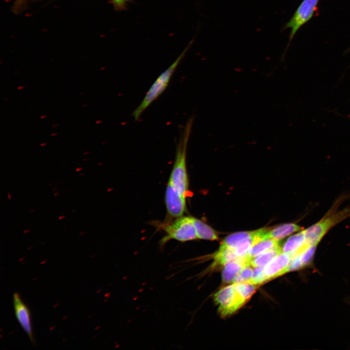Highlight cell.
<instances>
[{
  "mask_svg": "<svg viewBox=\"0 0 350 350\" xmlns=\"http://www.w3.org/2000/svg\"><path fill=\"white\" fill-rule=\"evenodd\" d=\"M346 197L340 196L318 222L304 229L307 245H316L331 228L350 217V207L338 210Z\"/></svg>",
  "mask_w": 350,
  "mask_h": 350,
  "instance_id": "obj_1",
  "label": "cell"
},
{
  "mask_svg": "<svg viewBox=\"0 0 350 350\" xmlns=\"http://www.w3.org/2000/svg\"><path fill=\"white\" fill-rule=\"evenodd\" d=\"M193 118L187 122L181 133L178 143L175 162L169 182L183 195L187 197L189 192V181L186 166L187 144L190 135Z\"/></svg>",
  "mask_w": 350,
  "mask_h": 350,
  "instance_id": "obj_2",
  "label": "cell"
},
{
  "mask_svg": "<svg viewBox=\"0 0 350 350\" xmlns=\"http://www.w3.org/2000/svg\"><path fill=\"white\" fill-rule=\"evenodd\" d=\"M192 41L188 44L174 63L158 77L151 86L140 104L134 110L132 116L135 120H138L145 110L157 99L165 90L170 79L178 65L184 57L185 53L191 47Z\"/></svg>",
  "mask_w": 350,
  "mask_h": 350,
  "instance_id": "obj_3",
  "label": "cell"
},
{
  "mask_svg": "<svg viewBox=\"0 0 350 350\" xmlns=\"http://www.w3.org/2000/svg\"><path fill=\"white\" fill-rule=\"evenodd\" d=\"M161 227L166 233L160 241L162 246L172 239L185 242L197 238L192 217L182 216L173 222L162 225Z\"/></svg>",
  "mask_w": 350,
  "mask_h": 350,
  "instance_id": "obj_4",
  "label": "cell"
},
{
  "mask_svg": "<svg viewBox=\"0 0 350 350\" xmlns=\"http://www.w3.org/2000/svg\"><path fill=\"white\" fill-rule=\"evenodd\" d=\"M319 0H303L290 20L285 23L283 29H290L289 40L286 50L295 35L300 27L307 23L314 15Z\"/></svg>",
  "mask_w": 350,
  "mask_h": 350,
  "instance_id": "obj_5",
  "label": "cell"
},
{
  "mask_svg": "<svg viewBox=\"0 0 350 350\" xmlns=\"http://www.w3.org/2000/svg\"><path fill=\"white\" fill-rule=\"evenodd\" d=\"M222 316L230 315L240 308L245 301L236 291L234 284L220 289L214 296Z\"/></svg>",
  "mask_w": 350,
  "mask_h": 350,
  "instance_id": "obj_6",
  "label": "cell"
},
{
  "mask_svg": "<svg viewBox=\"0 0 350 350\" xmlns=\"http://www.w3.org/2000/svg\"><path fill=\"white\" fill-rule=\"evenodd\" d=\"M186 197L168 181L165 191V201L168 216L170 218H177L183 216L186 210Z\"/></svg>",
  "mask_w": 350,
  "mask_h": 350,
  "instance_id": "obj_7",
  "label": "cell"
},
{
  "mask_svg": "<svg viewBox=\"0 0 350 350\" xmlns=\"http://www.w3.org/2000/svg\"><path fill=\"white\" fill-rule=\"evenodd\" d=\"M13 302L17 319L27 334L31 342L34 344L35 340L33 335L30 314L28 308L22 301L19 295L17 293H15L13 295Z\"/></svg>",
  "mask_w": 350,
  "mask_h": 350,
  "instance_id": "obj_8",
  "label": "cell"
},
{
  "mask_svg": "<svg viewBox=\"0 0 350 350\" xmlns=\"http://www.w3.org/2000/svg\"><path fill=\"white\" fill-rule=\"evenodd\" d=\"M292 256L286 253L281 252L270 262L263 266V271L267 279L276 278L286 273Z\"/></svg>",
  "mask_w": 350,
  "mask_h": 350,
  "instance_id": "obj_9",
  "label": "cell"
},
{
  "mask_svg": "<svg viewBox=\"0 0 350 350\" xmlns=\"http://www.w3.org/2000/svg\"><path fill=\"white\" fill-rule=\"evenodd\" d=\"M252 259L246 254L238 257L226 264L222 272V280L225 283H233L242 270L247 266H250Z\"/></svg>",
  "mask_w": 350,
  "mask_h": 350,
  "instance_id": "obj_10",
  "label": "cell"
},
{
  "mask_svg": "<svg viewBox=\"0 0 350 350\" xmlns=\"http://www.w3.org/2000/svg\"><path fill=\"white\" fill-rule=\"evenodd\" d=\"M305 230L302 229L287 239L282 247V252L290 254L292 257L299 253L306 246Z\"/></svg>",
  "mask_w": 350,
  "mask_h": 350,
  "instance_id": "obj_11",
  "label": "cell"
},
{
  "mask_svg": "<svg viewBox=\"0 0 350 350\" xmlns=\"http://www.w3.org/2000/svg\"><path fill=\"white\" fill-rule=\"evenodd\" d=\"M281 252H282V247L279 245H277L252 258L250 262V265L255 268L263 267Z\"/></svg>",
  "mask_w": 350,
  "mask_h": 350,
  "instance_id": "obj_12",
  "label": "cell"
},
{
  "mask_svg": "<svg viewBox=\"0 0 350 350\" xmlns=\"http://www.w3.org/2000/svg\"><path fill=\"white\" fill-rule=\"evenodd\" d=\"M303 228L295 223H287L279 226L269 230V237L280 240V239L293 233L300 231Z\"/></svg>",
  "mask_w": 350,
  "mask_h": 350,
  "instance_id": "obj_13",
  "label": "cell"
},
{
  "mask_svg": "<svg viewBox=\"0 0 350 350\" xmlns=\"http://www.w3.org/2000/svg\"><path fill=\"white\" fill-rule=\"evenodd\" d=\"M280 240L273 238L262 240L254 245L246 255L252 259L264 252L279 245Z\"/></svg>",
  "mask_w": 350,
  "mask_h": 350,
  "instance_id": "obj_14",
  "label": "cell"
},
{
  "mask_svg": "<svg viewBox=\"0 0 350 350\" xmlns=\"http://www.w3.org/2000/svg\"><path fill=\"white\" fill-rule=\"evenodd\" d=\"M197 238L214 240L218 239L215 231L203 221L192 217Z\"/></svg>",
  "mask_w": 350,
  "mask_h": 350,
  "instance_id": "obj_15",
  "label": "cell"
},
{
  "mask_svg": "<svg viewBox=\"0 0 350 350\" xmlns=\"http://www.w3.org/2000/svg\"><path fill=\"white\" fill-rule=\"evenodd\" d=\"M233 249L224 248L220 249L213 255L214 262L212 264L213 268L225 266L229 262L237 258Z\"/></svg>",
  "mask_w": 350,
  "mask_h": 350,
  "instance_id": "obj_16",
  "label": "cell"
},
{
  "mask_svg": "<svg viewBox=\"0 0 350 350\" xmlns=\"http://www.w3.org/2000/svg\"><path fill=\"white\" fill-rule=\"evenodd\" d=\"M254 231L240 232L230 234L227 236L221 243L219 248H232L244 239L248 238L254 234Z\"/></svg>",
  "mask_w": 350,
  "mask_h": 350,
  "instance_id": "obj_17",
  "label": "cell"
},
{
  "mask_svg": "<svg viewBox=\"0 0 350 350\" xmlns=\"http://www.w3.org/2000/svg\"><path fill=\"white\" fill-rule=\"evenodd\" d=\"M255 231L253 235L241 241L233 248L234 251L237 257L245 255L251 247L254 245V236Z\"/></svg>",
  "mask_w": 350,
  "mask_h": 350,
  "instance_id": "obj_18",
  "label": "cell"
},
{
  "mask_svg": "<svg viewBox=\"0 0 350 350\" xmlns=\"http://www.w3.org/2000/svg\"><path fill=\"white\" fill-rule=\"evenodd\" d=\"M234 284L236 291L245 301L250 298L256 290L254 284L251 283L243 282Z\"/></svg>",
  "mask_w": 350,
  "mask_h": 350,
  "instance_id": "obj_19",
  "label": "cell"
},
{
  "mask_svg": "<svg viewBox=\"0 0 350 350\" xmlns=\"http://www.w3.org/2000/svg\"><path fill=\"white\" fill-rule=\"evenodd\" d=\"M316 245H307L299 253L303 266L308 264L311 261Z\"/></svg>",
  "mask_w": 350,
  "mask_h": 350,
  "instance_id": "obj_20",
  "label": "cell"
},
{
  "mask_svg": "<svg viewBox=\"0 0 350 350\" xmlns=\"http://www.w3.org/2000/svg\"><path fill=\"white\" fill-rule=\"evenodd\" d=\"M268 280L263 271V267H255L251 278L246 283L252 284H261Z\"/></svg>",
  "mask_w": 350,
  "mask_h": 350,
  "instance_id": "obj_21",
  "label": "cell"
},
{
  "mask_svg": "<svg viewBox=\"0 0 350 350\" xmlns=\"http://www.w3.org/2000/svg\"><path fill=\"white\" fill-rule=\"evenodd\" d=\"M253 270L250 266L245 267L234 280L232 283L246 282L252 277Z\"/></svg>",
  "mask_w": 350,
  "mask_h": 350,
  "instance_id": "obj_22",
  "label": "cell"
},
{
  "mask_svg": "<svg viewBox=\"0 0 350 350\" xmlns=\"http://www.w3.org/2000/svg\"><path fill=\"white\" fill-rule=\"evenodd\" d=\"M303 266L301 258L299 253L292 257L291 261L287 267L286 272L297 270Z\"/></svg>",
  "mask_w": 350,
  "mask_h": 350,
  "instance_id": "obj_23",
  "label": "cell"
},
{
  "mask_svg": "<svg viewBox=\"0 0 350 350\" xmlns=\"http://www.w3.org/2000/svg\"><path fill=\"white\" fill-rule=\"evenodd\" d=\"M130 0H112L114 6L117 9L123 8Z\"/></svg>",
  "mask_w": 350,
  "mask_h": 350,
  "instance_id": "obj_24",
  "label": "cell"
},
{
  "mask_svg": "<svg viewBox=\"0 0 350 350\" xmlns=\"http://www.w3.org/2000/svg\"><path fill=\"white\" fill-rule=\"evenodd\" d=\"M25 0H16L15 3V8L18 9L20 7L21 5L23 3Z\"/></svg>",
  "mask_w": 350,
  "mask_h": 350,
  "instance_id": "obj_25",
  "label": "cell"
},
{
  "mask_svg": "<svg viewBox=\"0 0 350 350\" xmlns=\"http://www.w3.org/2000/svg\"><path fill=\"white\" fill-rule=\"evenodd\" d=\"M83 168L82 167H78L75 169V171L79 172L83 170Z\"/></svg>",
  "mask_w": 350,
  "mask_h": 350,
  "instance_id": "obj_26",
  "label": "cell"
},
{
  "mask_svg": "<svg viewBox=\"0 0 350 350\" xmlns=\"http://www.w3.org/2000/svg\"><path fill=\"white\" fill-rule=\"evenodd\" d=\"M65 217V215H61L58 217V220H61L64 219Z\"/></svg>",
  "mask_w": 350,
  "mask_h": 350,
  "instance_id": "obj_27",
  "label": "cell"
},
{
  "mask_svg": "<svg viewBox=\"0 0 350 350\" xmlns=\"http://www.w3.org/2000/svg\"><path fill=\"white\" fill-rule=\"evenodd\" d=\"M7 195H8V197L9 200H11V194H10L9 192H8V193H7Z\"/></svg>",
  "mask_w": 350,
  "mask_h": 350,
  "instance_id": "obj_28",
  "label": "cell"
},
{
  "mask_svg": "<svg viewBox=\"0 0 350 350\" xmlns=\"http://www.w3.org/2000/svg\"><path fill=\"white\" fill-rule=\"evenodd\" d=\"M59 194V192H56L54 193V195L55 196V197H57L58 196Z\"/></svg>",
  "mask_w": 350,
  "mask_h": 350,
  "instance_id": "obj_29",
  "label": "cell"
},
{
  "mask_svg": "<svg viewBox=\"0 0 350 350\" xmlns=\"http://www.w3.org/2000/svg\"><path fill=\"white\" fill-rule=\"evenodd\" d=\"M30 231V229H26L24 231V233L28 232H29Z\"/></svg>",
  "mask_w": 350,
  "mask_h": 350,
  "instance_id": "obj_30",
  "label": "cell"
},
{
  "mask_svg": "<svg viewBox=\"0 0 350 350\" xmlns=\"http://www.w3.org/2000/svg\"><path fill=\"white\" fill-rule=\"evenodd\" d=\"M35 209H32L30 210V212L31 213H33V212L35 211Z\"/></svg>",
  "mask_w": 350,
  "mask_h": 350,
  "instance_id": "obj_31",
  "label": "cell"
},
{
  "mask_svg": "<svg viewBox=\"0 0 350 350\" xmlns=\"http://www.w3.org/2000/svg\"><path fill=\"white\" fill-rule=\"evenodd\" d=\"M58 188H54L52 189L53 191H56Z\"/></svg>",
  "mask_w": 350,
  "mask_h": 350,
  "instance_id": "obj_32",
  "label": "cell"
},
{
  "mask_svg": "<svg viewBox=\"0 0 350 350\" xmlns=\"http://www.w3.org/2000/svg\"><path fill=\"white\" fill-rule=\"evenodd\" d=\"M85 175V173H82L80 174L79 175V176H82V175Z\"/></svg>",
  "mask_w": 350,
  "mask_h": 350,
  "instance_id": "obj_33",
  "label": "cell"
},
{
  "mask_svg": "<svg viewBox=\"0 0 350 350\" xmlns=\"http://www.w3.org/2000/svg\"><path fill=\"white\" fill-rule=\"evenodd\" d=\"M84 233H85V232H84V231H83V232H81L80 233L79 235H82V234H84Z\"/></svg>",
  "mask_w": 350,
  "mask_h": 350,
  "instance_id": "obj_34",
  "label": "cell"
},
{
  "mask_svg": "<svg viewBox=\"0 0 350 350\" xmlns=\"http://www.w3.org/2000/svg\"><path fill=\"white\" fill-rule=\"evenodd\" d=\"M88 159V158H84V159H83V161H85V160H87Z\"/></svg>",
  "mask_w": 350,
  "mask_h": 350,
  "instance_id": "obj_35",
  "label": "cell"
},
{
  "mask_svg": "<svg viewBox=\"0 0 350 350\" xmlns=\"http://www.w3.org/2000/svg\"><path fill=\"white\" fill-rule=\"evenodd\" d=\"M88 152H85V153H84V155L87 154H88Z\"/></svg>",
  "mask_w": 350,
  "mask_h": 350,
  "instance_id": "obj_36",
  "label": "cell"
},
{
  "mask_svg": "<svg viewBox=\"0 0 350 350\" xmlns=\"http://www.w3.org/2000/svg\"><path fill=\"white\" fill-rule=\"evenodd\" d=\"M52 184H53V183H50V184H49V185L50 186V185H52Z\"/></svg>",
  "mask_w": 350,
  "mask_h": 350,
  "instance_id": "obj_37",
  "label": "cell"
},
{
  "mask_svg": "<svg viewBox=\"0 0 350 350\" xmlns=\"http://www.w3.org/2000/svg\"><path fill=\"white\" fill-rule=\"evenodd\" d=\"M67 229V228H64L63 229L65 230Z\"/></svg>",
  "mask_w": 350,
  "mask_h": 350,
  "instance_id": "obj_38",
  "label": "cell"
},
{
  "mask_svg": "<svg viewBox=\"0 0 350 350\" xmlns=\"http://www.w3.org/2000/svg\"><path fill=\"white\" fill-rule=\"evenodd\" d=\"M62 181V180H60V181H58V182H61Z\"/></svg>",
  "mask_w": 350,
  "mask_h": 350,
  "instance_id": "obj_39",
  "label": "cell"
},
{
  "mask_svg": "<svg viewBox=\"0 0 350 350\" xmlns=\"http://www.w3.org/2000/svg\"><path fill=\"white\" fill-rule=\"evenodd\" d=\"M75 211V210H73L72 211V212H73V211Z\"/></svg>",
  "mask_w": 350,
  "mask_h": 350,
  "instance_id": "obj_40",
  "label": "cell"
}]
</instances>
